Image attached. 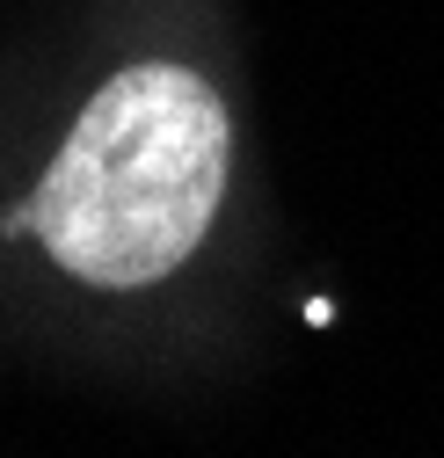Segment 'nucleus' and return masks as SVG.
<instances>
[{
    "instance_id": "obj_1",
    "label": "nucleus",
    "mask_w": 444,
    "mask_h": 458,
    "mask_svg": "<svg viewBox=\"0 0 444 458\" xmlns=\"http://www.w3.org/2000/svg\"><path fill=\"white\" fill-rule=\"evenodd\" d=\"M226 102L190 66L146 59L102 81L22 204L44 255L81 284L139 292L197 255L226 197Z\"/></svg>"
}]
</instances>
